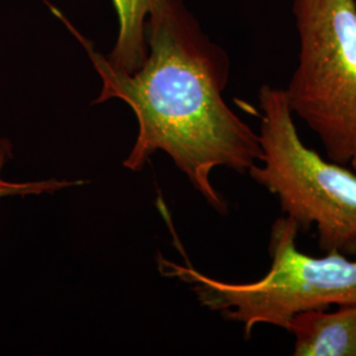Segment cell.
<instances>
[{"mask_svg": "<svg viewBox=\"0 0 356 356\" xmlns=\"http://www.w3.org/2000/svg\"><path fill=\"white\" fill-rule=\"evenodd\" d=\"M53 13L81 42L102 81L94 103L120 99L138 118L139 135L123 165L139 170L164 151L219 214L229 209L211 184L226 166L245 173L263 151L259 134L225 102L229 60L202 31L182 0H153L147 22L148 56L135 73L116 70L63 13Z\"/></svg>", "mask_w": 356, "mask_h": 356, "instance_id": "cell-1", "label": "cell"}, {"mask_svg": "<svg viewBox=\"0 0 356 356\" xmlns=\"http://www.w3.org/2000/svg\"><path fill=\"white\" fill-rule=\"evenodd\" d=\"M300 229L288 216L273 222L268 251L270 267L252 282H226L209 277L191 266L159 259L169 277L191 284L200 302L241 322L248 338L257 325L286 330L291 319L302 312L356 304V257L338 251L323 256L304 254L297 247Z\"/></svg>", "mask_w": 356, "mask_h": 356, "instance_id": "cell-2", "label": "cell"}, {"mask_svg": "<svg viewBox=\"0 0 356 356\" xmlns=\"http://www.w3.org/2000/svg\"><path fill=\"white\" fill-rule=\"evenodd\" d=\"M261 165L254 181L279 198L281 211L300 231L316 226L319 250L356 257V172L306 147L294 124L285 90L259 91Z\"/></svg>", "mask_w": 356, "mask_h": 356, "instance_id": "cell-3", "label": "cell"}, {"mask_svg": "<svg viewBox=\"0 0 356 356\" xmlns=\"http://www.w3.org/2000/svg\"><path fill=\"white\" fill-rule=\"evenodd\" d=\"M298 64L285 90L293 115L322 143L331 161L356 149V0H293Z\"/></svg>", "mask_w": 356, "mask_h": 356, "instance_id": "cell-4", "label": "cell"}, {"mask_svg": "<svg viewBox=\"0 0 356 356\" xmlns=\"http://www.w3.org/2000/svg\"><path fill=\"white\" fill-rule=\"evenodd\" d=\"M286 331L294 356H356V304L298 313Z\"/></svg>", "mask_w": 356, "mask_h": 356, "instance_id": "cell-5", "label": "cell"}, {"mask_svg": "<svg viewBox=\"0 0 356 356\" xmlns=\"http://www.w3.org/2000/svg\"><path fill=\"white\" fill-rule=\"evenodd\" d=\"M119 19L114 49L106 56L116 70L135 73L148 56L147 22L153 0H113Z\"/></svg>", "mask_w": 356, "mask_h": 356, "instance_id": "cell-6", "label": "cell"}, {"mask_svg": "<svg viewBox=\"0 0 356 356\" xmlns=\"http://www.w3.org/2000/svg\"><path fill=\"white\" fill-rule=\"evenodd\" d=\"M7 141H3V147L0 148V170L7 161L10 148L7 147ZM81 182L74 181H38V182H11L6 181L0 176V198L4 197H13V195H31V194H42V193H54L65 188H70L78 185Z\"/></svg>", "mask_w": 356, "mask_h": 356, "instance_id": "cell-7", "label": "cell"}, {"mask_svg": "<svg viewBox=\"0 0 356 356\" xmlns=\"http://www.w3.org/2000/svg\"><path fill=\"white\" fill-rule=\"evenodd\" d=\"M350 165H351V168L356 172V149L354 154H353V157H351V160H350Z\"/></svg>", "mask_w": 356, "mask_h": 356, "instance_id": "cell-8", "label": "cell"}]
</instances>
